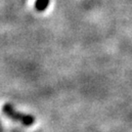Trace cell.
I'll return each mask as SVG.
<instances>
[{
  "instance_id": "1",
  "label": "cell",
  "mask_w": 132,
  "mask_h": 132,
  "mask_svg": "<svg viewBox=\"0 0 132 132\" xmlns=\"http://www.w3.org/2000/svg\"><path fill=\"white\" fill-rule=\"evenodd\" d=\"M2 111L6 117H8L14 121H19L24 126H31L35 122V118L31 114H27L18 112L15 110L14 107L9 103H6L2 108Z\"/></svg>"
},
{
  "instance_id": "2",
  "label": "cell",
  "mask_w": 132,
  "mask_h": 132,
  "mask_svg": "<svg viewBox=\"0 0 132 132\" xmlns=\"http://www.w3.org/2000/svg\"><path fill=\"white\" fill-rule=\"evenodd\" d=\"M49 4H50V0H36L34 7L38 12H43L47 9Z\"/></svg>"
}]
</instances>
